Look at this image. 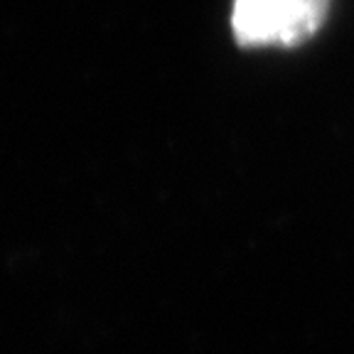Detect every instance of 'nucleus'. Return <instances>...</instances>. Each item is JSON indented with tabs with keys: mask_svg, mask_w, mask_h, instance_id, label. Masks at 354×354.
<instances>
[{
	"mask_svg": "<svg viewBox=\"0 0 354 354\" xmlns=\"http://www.w3.org/2000/svg\"><path fill=\"white\" fill-rule=\"evenodd\" d=\"M332 0H234L232 30L243 47H298L313 39Z\"/></svg>",
	"mask_w": 354,
	"mask_h": 354,
	"instance_id": "f257e3e1",
	"label": "nucleus"
}]
</instances>
